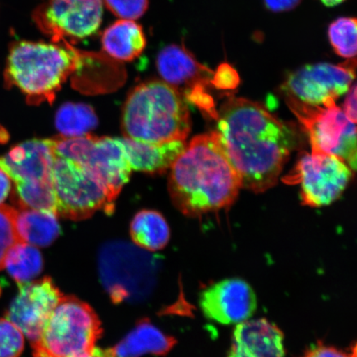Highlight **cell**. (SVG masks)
I'll return each instance as SVG.
<instances>
[{"mask_svg": "<svg viewBox=\"0 0 357 357\" xmlns=\"http://www.w3.org/2000/svg\"><path fill=\"white\" fill-rule=\"evenodd\" d=\"M101 43L105 53L113 59L131 61L144 52L146 38L144 29L137 22L119 20L105 30Z\"/></svg>", "mask_w": 357, "mask_h": 357, "instance_id": "ffe728a7", "label": "cell"}, {"mask_svg": "<svg viewBox=\"0 0 357 357\" xmlns=\"http://www.w3.org/2000/svg\"><path fill=\"white\" fill-rule=\"evenodd\" d=\"M357 25L355 17H342L329 25L328 36L338 56L352 59L356 55Z\"/></svg>", "mask_w": 357, "mask_h": 357, "instance_id": "484cf974", "label": "cell"}, {"mask_svg": "<svg viewBox=\"0 0 357 357\" xmlns=\"http://www.w3.org/2000/svg\"><path fill=\"white\" fill-rule=\"evenodd\" d=\"M107 8L120 20L140 19L149 6V0H102Z\"/></svg>", "mask_w": 357, "mask_h": 357, "instance_id": "f1b7e54d", "label": "cell"}, {"mask_svg": "<svg viewBox=\"0 0 357 357\" xmlns=\"http://www.w3.org/2000/svg\"><path fill=\"white\" fill-rule=\"evenodd\" d=\"M15 200L17 208L56 214V199L52 181H17Z\"/></svg>", "mask_w": 357, "mask_h": 357, "instance_id": "cb8c5ba5", "label": "cell"}, {"mask_svg": "<svg viewBox=\"0 0 357 357\" xmlns=\"http://www.w3.org/2000/svg\"><path fill=\"white\" fill-rule=\"evenodd\" d=\"M320 1L322 2L325 6L335 7L346 1V0H320Z\"/></svg>", "mask_w": 357, "mask_h": 357, "instance_id": "e575fe53", "label": "cell"}, {"mask_svg": "<svg viewBox=\"0 0 357 357\" xmlns=\"http://www.w3.org/2000/svg\"><path fill=\"white\" fill-rule=\"evenodd\" d=\"M15 208L0 205V270L4 268V261L10 250L16 243L22 242L16 230Z\"/></svg>", "mask_w": 357, "mask_h": 357, "instance_id": "4316f807", "label": "cell"}, {"mask_svg": "<svg viewBox=\"0 0 357 357\" xmlns=\"http://www.w3.org/2000/svg\"><path fill=\"white\" fill-rule=\"evenodd\" d=\"M56 156L50 139L22 142L0 158V167L13 181H52Z\"/></svg>", "mask_w": 357, "mask_h": 357, "instance_id": "2e32d148", "label": "cell"}, {"mask_svg": "<svg viewBox=\"0 0 357 357\" xmlns=\"http://www.w3.org/2000/svg\"><path fill=\"white\" fill-rule=\"evenodd\" d=\"M122 141L132 169L150 174L167 172L186 146L185 141L147 144L126 137Z\"/></svg>", "mask_w": 357, "mask_h": 357, "instance_id": "ac0fdd59", "label": "cell"}, {"mask_svg": "<svg viewBox=\"0 0 357 357\" xmlns=\"http://www.w3.org/2000/svg\"><path fill=\"white\" fill-rule=\"evenodd\" d=\"M348 95L346 97L344 105H343V112L351 122H356V84L351 86L348 91Z\"/></svg>", "mask_w": 357, "mask_h": 357, "instance_id": "1f68e13d", "label": "cell"}, {"mask_svg": "<svg viewBox=\"0 0 357 357\" xmlns=\"http://www.w3.org/2000/svg\"><path fill=\"white\" fill-rule=\"evenodd\" d=\"M289 108L296 116L309 136L312 153L337 156L355 172L356 168V123L347 119L335 101L312 106L285 98Z\"/></svg>", "mask_w": 357, "mask_h": 357, "instance_id": "ba28073f", "label": "cell"}, {"mask_svg": "<svg viewBox=\"0 0 357 357\" xmlns=\"http://www.w3.org/2000/svg\"><path fill=\"white\" fill-rule=\"evenodd\" d=\"M176 344L175 338L165 334L144 319L138 322L126 337L105 352L108 357H141L149 354L163 356Z\"/></svg>", "mask_w": 357, "mask_h": 357, "instance_id": "d6986e66", "label": "cell"}, {"mask_svg": "<svg viewBox=\"0 0 357 357\" xmlns=\"http://www.w3.org/2000/svg\"><path fill=\"white\" fill-rule=\"evenodd\" d=\"M19 287L20 292L7 312V319L17 325L33 344L64 294L49 278Z\"/></svg>", "mask_w": 357, "mask_h": 357, "instance_id": "4fadbf2b", "label": "cell"}, {"mask_svg": "<svg viewBox=\"0 0 357 357\" xmlns=\"http://www.w3.org/2000/svg\"><path fill=\"white\" fill-rule=\"evenodd\" d=\"M16 209V230L22 242L35 247H47L59 236L61 227L55 213L31 208Z\"/></svg>", "mask_w": 357, "mask_h": 357, "instance_id": "44dd1931", "label": "cell"}, {"mask_svg": "<svg viewBox=\"0 0 357 357\" xmlns=\"http://www.w3.org/2000/svg\"><path fill=\"white\" fill-rule=\"evenodd\" d=\"M284 336L266 319L236 325L227 357H284Z\"/></svg>", "mask_w": 357, "mask_h": 357, "instance_id": "e0dca14e", "label": "cell"}, {"mask_svg": "<svg viewBox=\"0 0 357 357\" xmlns=\"http://www.w3.org/2000/svg\"><path fill=\"white\" fill-rule=\"evenodd\" d=\"M43 267L41 252L35 245L24 242L13 245L4 261V268L19 285L33 281L41 273Z\"/></svg>", "mask_w": 357, "mask_h": 357, "instance_id": "603a6c76", "label": "cell"}, {"mask_svg": "<svg viewBox=\"0 0 357 357\" xmlns=\"http://www.w3.org/2000/svg\"><path fill=\"white\" fill-rule=\"evenodd\" d=\"M214 80L222 86H226L227 84L233 86L234 83H238V77L233 67L223 63L218 67L217 73H214Z\"/></svg>", "mask_w": 357, "mask_h": 357, "instance_id": "4dcf8cb0", "label": "cell"}, {"mask_svg": "<svg viewBox=\"0 0 357 357\" xmlns=\"http://www.w3.org/2000/svg\"><path fill=\"white\" fill-rule=\"evenodd\" d=\"M121 125L124 137L147 144L185 141L191 129L183 96L162 80L142 83L129 93Z\"/></svg>", "mask_w": 357, "mask_h": 357, "instance_id": "277c9868", "label": "cell"}, {"mask_svg": "<svg viewBox=\"0 0 357 357\" xmlns=\"http://www.w3.org/2000/svg\"><path fill=\"white\" fill-rule=\"evenodd\" d=\"M101 333L99 317L92 307L63 296L32 344L33 357H89Z\"/></svg>", "mask_w": 357, "mask_h": 357, "instance_id": "5b68a950", "label": "cell"}, {"mask_svg": "<svg viewBox=\"0 0 357 357\" xmlns=\"http://www.w3.org/2000/svg\"><path fill=\"white\" fill-rule=\"evenodd\" d=\"M133 243L147 252L163 249L171 238V231L165 218L154 211L137 213L131 223Z\"/></svg>", "mask_w": 357, "mask_h": 357, "instance_id": "7402d4cb", "label": "cell"}, {"mask_svg": "<svg viewBox=\"0 0 357 357\" xmlns=\"http://www.w3.org/2000/svg\"><path fill=\"white\" fill-rule=\"evenodd\" d=\"M89 357H108L107 356L105 350L99 349V348H96L95 351H93V354L89 356Z\"/></svg>", "mask_w": 357, "mask_h": 357, "instance_id": "d590c367", "label": "cell"}, {"mask_svg": "<svg viewBox=\"0 0 357 357\" xmlns=\"http://www.w3.org/2000/svg\"><path fill=\"white\" fill-rule=\"evenodd\" d=\"M104 13L102 0H43L33 20L53 43H77L95 34Z\"/></svg>", "mask_w": 357, "mask_h": 357, "instance_id": "8fae6325", "label": "cell"}, {"mask_svg": "<svg viewBox=\"0 0 357 357\" xmlns=\"http://www.w3.org/2000/svg\"><path fill=\"white\" fill-rule=\"evenodd\" d=\"M302 357H356V354L352 355L351 352H346L338 348L319 343L307 350Z\"/></svg>", "mask_w": 357, "mask_h": 357, "instance_id": "f546056e", "label": "cell"}, {"mask_svg": "<svg viewBox=\"0 0 357 357\" xmlns=\"http://www.w3.org/2000/svg\"><path fill=\"white\" fill-rule=\"evenodd\" d=\"M199 307L209 320L223 324H239L255 314V292L247 281L231 278L218 281L203 290Z\"/></svg>", "mask_w": 357, "mask_h": 357, "instance_id": "5bb4252c", "label": "cell"}, {"mask_svg": "<svg viewBox=\"0 0 357 357\" xmlns=\"http://www.w3.org/2000/svg\"><path fill=\"white\" fill-rule=\"evenodd\" d=\"M301 0H264L265 6L271 12L282 13L294 10Z\"/></svg>", "mask_w": 357, "mask_h": 357, "instance_id": "d6a6232c", "label": "cell"}, {"mask_svg": "<svg viewBox=\"0 0 357 357\" xmlns=\"http://www.w3.org/2000/svg\"><path fill=\"white\" fill-rule=\"evenodd\" d=\"M146 252L121 241L109 243L101 249L102 282L115 303L140 301L153 291L158 264Z\"/></svg>", "mask_w": 357, "mask_h": 357, "instance_id": "8992f818", "label": "cell"}, {"mask_svg": "<svg viewBox=\"0 0 357 357\" xmlns=\"http://www.w3.org/2000/svg\"><path fill=\"white\" fill-rule=\"evenodd\" d=\"M52 184L56 199L57 217L79 221L93 213L114 211L105 187L89 169L68 159L56 158Z\"/></svg>", "mask_w": 357, "mask_h": 357, "instance_id": "9c48e42d", "label": "cell"}, {"mask_svg": "<svg viewBox=\"0 0 357 357\" xmlns=\"http://www.w3.org/2000/svg\"><path fill=\"white\" fill-rule=\"evenodd\" d=\"M11 178L0 167V204L6 200L11 191Z\"/></svg>", "mask_w": 357, "mask_h": 357, "instance_id": "836d02e7", "label": "cell"}, {"mask_svg": "<svg viewBox=\"0 0 357 357\" xmlns=\"http://www.w3.org/2000/svg\"><path fill=\"white\" fill-rule=\"evenodd\" d=\"M217 135L243 188L262 193L273 187L298 137L259 102L230 97L217 113Z\"/></svg>", "mask_w": 357, "mask_h": 357, "instance_id": "6da1fadb", "label": "cell"}, {"mask_svg": "<svg viewBox=\"0 0 357 357\" xmlns=\"http://www.w3.org/2000/svg\"><path fill=\"white\" fill-rule=\"evenodd\" d=\"M168 188L174 205L185 215L218 212L235 202L243 188L216 132L196 136L171 167Z\"/></svg>", "mask_w": 357, "mask_h": 357, "instance_id": "7a4b0ae2", "label": "cell"}, {"mask_svg": "<svg viewBox=\"0 0 357 357\" xmlns=\"http://www.w3.org/2000/svg\"><path fill=\"white\" fill-rule=\"evenodd\" d=\"M24 348V334L10 319H0V357H20Z\"/></svg>", "mask_w": 357, "mask_h": 357, "instance_id": "83f0119b", "label": "cell"}, {"mask_svg": "<svg viewBox=\"0 0 357 357\" xmlns=\"http://www.w3.org/2000/svg\"><path fill=\"white\" fill-rule=\"evenodd\" d=\"M83 61L84 54L68 42H16L10 46L4 77L8 86H15L26 95L29 105L52 104Z\"/></svg>", "mask_w": 357, "mask_h": 357, "instance_id": "3957f363", "label": "cell"}, {"mask_svg": "<svg viewBox=\"0 0 357 357\" xmlns=\"http://www.w3.org/2000/svg\"><path fill=\"white\" fill-rule=\"evenodd\" d=\"M55 123L62 137H75L87 135L95 129L98 119L91 106L66 102L58 109Z\"/></svg>", "mask_w": 357, "mask_h": 357, "instance_id": "d4e9b609", "label": "cell"}, {"mask_svg": "<svg viewBox=\"0 0 357 357\" xmlns=\"http://www.w3.org/2000/svg\"><path fill=\"white\" fill-rule=\"evenodd\" d=\"M352 176L354 171L337 156L311 153L301 156L287 181L301 185L303 204L318 208L340 197Z\"/></svg>", "mask_w": 357, "mask_h": 357, "instance_id": "30bf717a", "label": "cell"}, {"mask_svg": "<svg viewBox=\"0 0 357 357\" xmlns=\"http://www.w3.org/2000/svg\"><path fill=\"white\" fill-rule=\"evenodd\" d=\"M156 66L166 82L178 92H184L187 99L199 106L207 105L205 86L213 71L200 64L184 46L172 44L160 52Z\"/></svg>", "mask_w": 357, "mask_h": 357, "instance_id": "9a60e30c", "label": "cell"}, {"mask_svg": "<svg viewBox=\"0 0 357 357\" xmlns=\"http://www.w3.org/2000/svg\"><path fill=\"white\" fill-rule=\"evenodd\" d=\"M355 59L345 63L307 65L289 75L283 86L285 97L307 105L321 106L344 95L355 79Z\"/></svg>", "mask_w": 357, "mask_h": 357, "instance_id": "7c38bea8", "label": "cell"}, {"mask_svg": "<svg viewBox=\"0 0 357 357\" xmlns=\"http://www.w3.org/2000/svg\"><path fill=\"white\" fill-rule=\"evenodd\" d=\"M50 140L56 158L73 160L89 169L104 185L114 203L132 172L122 139L87 134Z\"/></svg>", "mask_w": 357, "mask_h": 357, "instance_id": "52a82bcc", "label": "cell"}]
</instances>
